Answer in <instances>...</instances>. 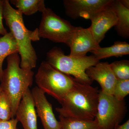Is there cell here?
<instances>
[{"mask_svg": "<svg viewBox=\"0 0 129 129\" xmlns=\"http://www.w3.org/2000/svg\"><path fill=\"white\" fill-rule=\"evenodd\" d=\"M18 53V49L14 37L11 32L0 37V81L2 79L3 64L6 58L13 53Z\"/></svg>", "mask_w": 129, "mask_h": 129, "instance_id": "cell-16", "label": "cell"}, {"mask_svg": "<svg viewBox=\"0 0 129 129\" xmlns=\"http://www.w3.org/2000/svg\"></svg>", "mask_w": 129, "mask_h": 129, "instance_id": "cell-27", "label": "cell"}, {"mask_svg": "<svg viewBox=\"0 0 129 129\" xmlns=\"http://www.w3.org/2000/svg\"><path fill=\"white\" fill-rule=\"evenodd\" d=\"M38 28L40 38L47 39L56 43L68 46L76 27L61 18L52 9L46 8L42 12Z\"/></svg>", "mask_w": 129, "mask_h": 129, "instance_id": "cell-6", "label": "cell"}, {"mask_svg": "<svg viewBox=\"0 0 129 129\" xmlns=\"http://www.w3.org/2000/svg\"><path fill=\"white\" fill-rule=\"evenodd\" d=\"M3 18L18 47L20 67L32 70L36 67L37 57L32 42L40 40L38 28L34 30L28 29L24 24L23 14L12 7L8 0H4Z\"/></svg>", "mask_w": 129, "mask_h": 129, "instance_id": "cell-1", "label": "cell"}, {"mask_svg": "<svg viewBox=\"0 0 129 129\" xmlns=\"http://www.w3.org/2000/svg\"><path fill=\"white\" fill-rule=\"evenodd\" d=\"M90 52L99 61L111 57H121L129 54V44L124 41H115L111 46L100 47Z\"/></svg>", "mask_w": 129, "mask_h": 129, "instance_id": "cell-15", "label": "cell"}, {"mask_svg": "<svg viewBox=\"0 0 129 129\" xmlns=\"http://www.w3.org/2000/svg\"><path fill=\"white\" fill-rule=\"evenodd\" d=\"M109 65L117 79H129V60L115 61Z\"/></svg>", "mask_w": 129, "mask_h": 129, "instance_id": "cell-19", "label": "cell"}, {"mask_svg": "<svg viewBox=\"0 0 129 129\" xmlns=\"http://www.w3.org/2000/svg\"><path fill=\"white\" fill-rule=\"evenodd\" d=\"M21 58L18 53L7 57V67L3 70L1 88L9 100L11 108V119L14 118L23 96L32 86L34 72L20 67Z\"/></svg>", "mask_w": 129, "mask_h": 129, "instance_id": "cell-3", "label": "cell"}, {"mask_svg": "<svg viewBox=\"0 0 129 129\" xmlns=\"http://www.w3.org/2000/svg\"><path fill=\"white\" fill-rule=\"evenodd\" d=\"M4 0H0V35H5L8 33L3 23Z\"/></svg>", "mask_w": 129, "mask_h": 129, "instance_id": "cell-23", "label": "cell"}, {"mask_svg": "<svg viewBox=\"0 0 129 129\" xmlns=\"http://www.w3.org/2000/svg\"><path fill=\"white\" fill-rule=\"evenodd\" d=\"M70 49L69 55L74 57H83L100 47L92 36L89 28L76 27L68 46Z\"/></svg>", "mask_w": 129, "mask_h": 129, "instance_id": "cell-9", "label": "cell"}, {"mask_svg": "<svg viewBox=\"0 0 129 129\" xmlns=\"http://www.w3.org/2000/svg\"><path fill=\"white\" fill-rule=\"evenodd\" d=\"M112 4L91 19V25L89 28L98 44H100L107 32L117 23V17Z\"/></svg>", "mask_w": 129, "mask_h": 129, "instance_id": "cell-11", "label": "cell"}, {"mask_svg": "<svg viewBox=\"0 0 129 129\" xmlns=\"http://www.w3.org/2000/svg\"><path fill=\"white\" fill-rule=\"evenodd\" d=\"M31 91L36 112L44 129H61L60 121L56 119L52 105L47 100L45 93L37 86L33 88Z\"/></svg>", "mask_w": 129, "mask_h": 129, "instance_id": "cell-10", "label": "cell"}, {"mask_svg": "<svg viewBox=\"0 0 129 129\" xmlns=\"http://www.w3.org/2000/svg\"><path fill=\"white\" fill-rule=\"evenodd\" d=\"M113 0H64L67 16L73 19L80 18L91 20L93 17L109 6Z\"/></svg>", "mask_w": 129, "mask_h": 129, "instance_id": "cell-8", "label": "cell"}, {"mask_svg": "<svg viewBox=\"0 0 129 129\" xmlns=\"http://www.w3.org/2000/svg\"><path fill=\"white\" fill-rule=\"evenodd\" d=\"M47 62L63 73L73 76L77 81L91 85L93 81L86 73V70L100 62L93 55L83 57L66 55L59 47H53L47 53Z\"/></svg>", "mask_w": 129, "mask_h": 129, "instance_id": "cell-4", "label": "cell"}, {"mask_svg": "<svg viewBox=\"0 0 129 129\" xmlns=\"http://www.w3.org/2000/svg\"><path fill=\"white\" fill-rule=\"evenodd\" d=\"M11 104L4 92L0 94V120L5 121L11 119Z\"/></svg>", "mask_w": 129, "mask_h": 129, "instance_id": "cell-21", "label": "cell"}, {"mask_svg": "<svg viewBox=\"0 0 129 129\" xmlns=\"http://www.w3.org/2000/svg\"><path fill=\"white\" fill-rule=\"evenodd\" d=\"M2 90L1 88V86H0V94H1V92H2Z\"/></svg>", "mask_w": 129, "mask_h": 129, "instance_id": "cell-26", "label": "cell"}, {"mask_svg": "<svg viewBox=\"0 0 129 129\" xmlns=\"http://www.w3.org/2000/svg\"><path fill=\"white\" fill-rule=\"evenodd\" d=\"M114 129H129V120H127L122 124L119 125Z\"/></svg>", "mask_w": 129, "mask_h": 129, "instance_id": "cell-24", "label": "cell"}, {"mask_svg": "<svg viewBox=\"0 0 129 129\" xmlns=\"http://www.w3.org/2000/svg\"><path fill=\"white\" fill-rule=\"evenodd\" d=\"M18 122L14 118L5 121L0 120V129H17V125Z\"/></svg>", "mask_w": 129, "mask_h": 129, "instance_id": "cell-22", "label": "cell"}, {"mask_svg": "<svg viewBox=\"0 0 129 129\" xmlns=\"http://www.w3.org/2000/svg\"><path fill=\"white\" fill-rule=\"evenodd\" d=\"M61 129H101L95 119L84 120L59 116Z\"/></svg>", "mask_w": 129, "mask_h": 129, "instance_id": "cell-18", "label": "cell"}, {"mask_svg": "<svg viewBox=\"0 0 129 129\" xmlns=\"http://www.w3.org/2000/svg\"><path fill=\"white\" fill-rule=\"evenodd\" d=\"M15 116L24 129H38L36 111L31 91L27 89L16 110Z\"/></svg>", "mask_w": 129, "mask_h": 129, "instance_id": "cell-13", "label": "cell"}, {"mask_svg": "<svg viewBox=\"0 0 129 129\" xmlns=\"http://www.w3.org/2000/svg\"><path fill=\"white\" fill-rule=\"evenodd\" d=\"M86 73L92 81H95L100 85L101 91L112 95L117 79L107 62H99L86 70Z\"/></svg>", "mask_w": 129, "mask_h": 129, "instance_id": "cell-12", "label": "cell"}, {"mask_svg": "<svg viewBox=\"0 0 129 129\" xmlns=\"http://www.w3.org/2000/svg\"><path fill=\"white\" fill-rule=\"evenodd\" d=\"M127 112L124 100L119 101L112 95L100 90L95 119L101 129H114L120 125Z\"/></svg>", "mask_w": 129, "mask_h": 129, "instance_id": "cell-7", "label": "cell"}, {"mask_svg": "<svg viewBox=\"0 0 129 129\" xmlns=\"http://www.w3.org/2000/svg\"><path fill=\"white\" fill-rule=\"evenodd\" d=\"M99 92L97 87L76 81L56 108L59 116L84 120H94L96 116Z\"/></svg>", "mask_w": 129, "mask_h": 129, "instance_id": "cell-2", "label": "cell"}, {"mask_svg": "<svg viewBox=\"0 0 129 129\" xmlns=\"http://www.w3.org/2000/svg\"><path fill=\"white\" fill-rule=\"evenodd\" d=\"M119 1L123 6L129 9V0H119Z\"/></svg>", "mask_w": 129, "mask_h": 129, "instance_id": "cell-25", "label": "cell"}, {"mask_svg": "<svg viewBox=\"0 0 129 129\" xmlns=\"http://www.w3.org/2000/svg\"><path fill=\"white\" fill-rule=\"evenodd\" d=\"M129 94V79L117 80L115 84L113 95L119 101L124 100Z\"/></svg>", "mask_w": 129, "mask_h": 129, "instance_id": "cell-20", "label": "cell"}, {"mask_svg": "<svg viewBox=\"0 0 129 129\" xmlns=\"http://www.w3.org/2000/svg\"><path fill=\"white\" fill-rule=\"evenodd\" d=\"M9 2L23 15L27 16L38 11L42 13L46 8L44 0H11Z\"/></svg>", "mask_w": 129, "mask_h": 129, "instance_id": "cell-17", "label": "cell"}, {"mask_svg": "<svg viewBox=\"0 0 129 129\" xmlns=\"http://www.w3.org/2000/svg\"><path fill=\"white\" fill-rule=\"evenodd\" d=\"M37 87L60 103L77 80L60 72L46 61H42L35 75Z\"/></svg>", "mask_w": 129, "mask_h": 129, "instance_id": "cell-5", "label": "cell"}, {"mask_svg": "<svg viewBox=\"0 0 129 129\" xmlns=\"http://www.w3.org/2000/svg\"><path fill=\"white\" fill-rule=\"evenodd\" d=\"M112 6L115 11L117 21L114 26L119 36L124 38L129 37V9L124 7L119 0H113Z\"/></svg>", "mask_w": 129, "mask_h": 129, "instance_id": "cell-14", "label": "cell"}]
</instances>
